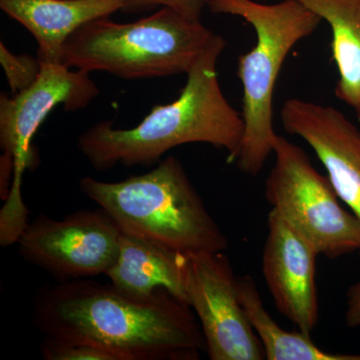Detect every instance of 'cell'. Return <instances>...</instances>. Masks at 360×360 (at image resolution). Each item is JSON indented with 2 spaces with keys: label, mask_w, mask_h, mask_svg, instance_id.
<instances>
[{
  "label": "cell",
  "mask_w": 360,
  "mask_h": 360,
  "mask_svg": "<svg viewBox=\"0 0 360 360\" xmlns=\"http://www.w3.org/2000/svg\"><path fill=\"white\" fill-rule=\"evenodd\" d=\"M0 63L11 94H18L32 86L41 72V60L30 54H14L1 41L0 44Z\"/></svg>",
  "instance_id": "cell-16"
},
{
  "label": "cell",
  "mask_w": 360,
  "mask_h": 360,
  "mask_svg": "<svg viewBox=\"0 0 360 360\" xmlns=\"http://www.w3.org/2000/svg\"><path fill=\"white\" fill-rule=\"evenodd\" d=\"M184 257L186 255L122 232L117 257L105 276L129 295L148 296L165 290L187 303Z\"/></svg>",
  "instance_id": "cell-13"
},
{
  "label": "cell",
  "mask_w": 360,
  "mask_h": 360,
  "mask_svg": "<svg viewBox=\"0 0 360 360\" xmlns=\"http://www.w3.org/2000/svg\"><path fill=\"white\" fill-rule=\"evenodd\" d=\"M37 82L18 94L0 96V146L1 155L13 165V182L0 210V245H15L28 224V208L22 198L26 169L37 165L32 139L54 108L84 110L99 94L97 85L84 70H71L63 65L42 63Z\"/></svg>",
  "instance_id": "cell-6"
},
{
  "label": "cell",
  "mask_w": 360,
  "mask_h": 360,
  "mask_svg": "<svg viewBox=\"0 0 360 360\" xmlns=\"http://www.w3.org/2000/svg\"><path fill=\"white\" fill-rule=\"evenodd\" d=\"M295 1L314 11L330 27L331 53L338 72L335 96L360 122V0Z\"/></svg>",
  "instance_id": "cell-14"
},
{
  "label": "cell",
  "mask_w": 360,
  "mask_h": 360,
  "mask_svg": "<svg viewBox=\"0 0 360 360\" xmlns=\"http://www.w3.org/2000/svg\"><path fill=\"white\" fill-rule=\"evenodd\" d=\"M212 13L243 18L252 26L257 42L239 56L238 77L243 85L245 134L236 160L243 174L255 176L274 155V94L291 49L310 37L321 18L295 0L266 4L258 0H207Z\"/></svg>",
  "instance_id": "cell-4"
},
{
  "label": "cell",
  "mask_w": 360,
  "mask_h": 360,
  "mask_svg": "<svg viewBox=\"0 0 360 360\" xmlns=\"http://www.w3.org/2000/svg\"><path fill=\"white\" fill-rule=\"evenodd\" d=\"M281 120L288 134L300 137L312 148L338 198L360 221L359 127L338 108L302 98L288 99Z\"/></svg>",
  "instance_id": "cell-10"
},
{
  "label": "cell",
  "mask_w": 360,
  "mask_h": 360,
  "mask_svg": "<svg viewBox=\"0 0 360 360\" xmlns=\"http://www.w3.org/2000/svg\"><path fill=\"white\" fill-rule=\"evenodd\" d=\"M79 187L123 233L186 255L220 252L229 246L226 236L175 156H167L148 174L122 181L85 176Z\"/></svg>",
  "instance_id": "cell-3"
},
{
  "label": "cell",
  "mask_w": 360,
  "mask_h": 360,
  "mask_svg": "<svg viewBox=\"0 0 360 360\" xmlns=\"http://www.w3.org/2000/svg\"><path fill=\"white\" fill-rule=\"evenodd\" d=\"M205 6H207V0H129L122 11L141 13L158 7H169L188 20L200 21Z\"/></svg>",
  "instance_id": "cell-18"
},
{
  "label": "cell",
  "mask_w": 360,
  "mask_h": 360,
  "mask_svg": "<svg viewBox=\"0 0 360 360\" xmlns=\"http://www.w3.org/2000/svg\"><path fill=\"white\" fill-rule=\"evenodd\" d=\"M274 165L265 180V198L279 215L316 248L336 259L360 251V221L340 203L328 175L307 153L277 134Z\"/></svg>",
  "instance_id": "cell-7"
},
{
  "label": "cell",
  "mask_w": 360,
  "mask_h": 360,
  "mask_svg": "<svg viewBox=\"0 0 360 360\" xmlns=\"http://www.w3.org/2000/svg\"><path fill=\"white\" fill-rule=\"evenodd\" d=\"M122 231L103 208L79 210L53 219L39 215L18 240L26 262L56 277L58 281L91 278L115 264Z\"/></svg>",
  "instance_id": "cell-8"
},
{
  "label": "cell",
  "mask_w": 360,
  "mask_h": 360,
  "mask_svg": "<svg viewBox=\"0 0 360 360\" xmlns=\"http://www.w3.org/2000/svg\"><path fill=\"white\" fill-rule=\"evenodd\" d=\"M262 272L276 309L302 333L310 335L319 323L315 283L319 251L271 210L267 217Z\"/></svg>",
  "instance_id": "cell-11"
},
{
  "label": "cell",
  "mask_w": 360,
  "mask_h": 360,
  "mask_svg": "<svg viewBox=\"0 0 360 360\" xmlns=\"http://www.w3.org/2000/svg\"><path fill=\"white\" fill-rule=\"evenodd\" d=\"M45 360H118L115 354L97 345L44 338L41 347Z\"/></svg>",
  "instance_id": "cell-17"
},
{
  "label": "cell",
  "mask_w": 360,
  "mask_h": 360,
  "mask_svg": "<svg viewBox=\"0 0 360 360\" xmlns=\"http://www.w3.org/2000/svg\"><path fill=\"white\" fill-rule=\"evenodd\" d=\"M238 295L267 360H360V354H330L321 349L307 333L284 330L265 309L255 279L238 278Z\"/></svg>",
  "instance_id": "cell-15"
},
{
  "label": "cell",
  "mask_w": 360,
  "mask_h": 360,
  "mask_svg": "<svg viewBox=\"0 0 360 360\" xmlns=\"http://www.w3.org/2000/svg\"><path fill=\"white\" fill-rule=\"evenodd\" d=\"M226 40L214 41L186 73L181 94L174 101L155 105L136 127H113L110 120L92 125L78 137L77 148L92 167L105 172L116 165L148 167L160 162L170 149L187 143H207L224 149L227 162L238 155L245 122L220 86L217 61Z\"/></svg>",
  "instance_id": "cell-2"
},
{
  "label": "cell",
  "mask_w": 360,
  "mask_h": 360,
  "mask_svg": "<svg viewBox=\"0 0 360 360\" xmlns=\"http://www.w3.org/2000/svg\"><path fill=\"white\" fill-rule=\"evenodd\" d=\"M184 283L187 303L200 322L210 359H265L262 341L239 300L238 278L224 251L186 255Z\"/></svg>",
  "instance_id": "cell-9"
},
{
  "label": "cell",
  "mask_w": 360,
  "mask_h": 360,
  "mask_svg": "<svg viewBox=\"0 0 360 360\" xmlns=\"http://www.w3.org/2000/svg\"><path fill=\"white\" fill-rule=\"evenodd\" d=\"M217 37L201 21L169 7L130 23L108 16L85 23L68 37L60 65L127 80L186 75Z\"/></svg>",
  "instance_id": "cell-5"
},
{
  "label": "cell",
  "mask_w": 360,
  "mask_h": 360,
  "mask_svg": "<svg viewBox=\"0 0 360 360\" xmlns=\"http://www.w3.org/2000/svg\"><path fill=\"white\" fill-rule=\"evenodd\" d=\"M129 0H0V8L37 42L42 63L60 65L66 40L80 26L122 11Z\"/></svg>",
  "instance_id": "cell-12"
},
{
  "label": "cell",
  "mask_w": 360,
  "mask_h": 360,
  "mask_svg": "<svg viewBox=\"0 0 360 360\" xmlns=\"http://www.w3.org/2000/svg\"><path fill=\"white\" fill-rule=\"evenodd\" d=\"M33 321L44 338L89 343L118 360H198L205 336L191 305L165 290L129 295L91 278L37 293Z\"/></svg>",
  "instance_id": "cell-1"
},
{
  "label": "cell",
  "mask_w": 360,
  "mask_h": 360,
  "mask_svg": "<svg viewBox=\"0 0 360 360\" xmlns=\"http://www.w3.org/2000/svg\"><path fill=\"white\" fill-rule=\"evenodd\" d=\"M345 323L350 328H360V283L352 284L347 293Z\"/></svg>",
  "instance_id": "cell-19"
}]
</instances>
